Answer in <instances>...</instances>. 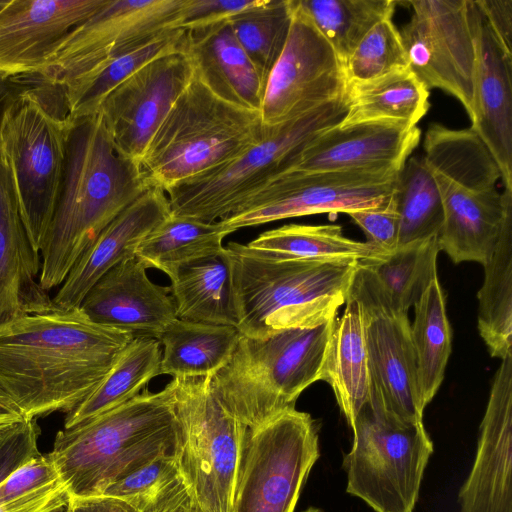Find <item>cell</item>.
Listing matches in <instances>:
<instances>
[{
  "label": "cell",
  "instance_id": "1",
  "mask_svg": "<svg viewBox=\"0 0 512 512\" xmlns=\"http://www.w3.org/2000/svg\"><path fill=\"white\" fill-rule=\"evenodd\" d=\"M133 338L92 321L80 307L12 319L0 325V389L25 418L69 413Z\"/></svg>",
  "mask_w": 512,
  "mask_h": 512
},
{
  "label": "cell",
  "instance_id": "2",
  "mask_svg": "<svg viewBox=\"0 0 512 512\" xmlns=\"http://www.w3.org/2000/svg\"><path fill=\"white\" fill-rule=\"evenodd\" d=\"M150 188L137 161L121 154L102 114L72 120L55 212L40 248V285L60 286L99 234Z\"/></svg>",
  "mask_w": 512,
  "mask_h": 512
},
{
  "label": "cell",
  "instance_id": "3",
  "mask_svg": "<svg viewBox=\"0 0 512 512\" xmlns=\"http://www.w3.org/2000/svg\"><path fill=\"white\" fill-rule=\"evenodd\" d=\"M178 423L170 382L56 434L49 453L70 497L102 495L163 455H177Z\"/></svg>",
  "mask_w": 512,
  "mask_h": 512
},
{
  "label": "cell",
  "instance_id": "4",
  "mask_svg": "<svg viewBox=\"0 0 512 512\" xmlns=\"http://www.w3.org/2000/svg\"><path fill=\"white\" fill-rule=\"evenodd\" d=\"M225 248L231 259L238 330L253 338L337 317L359 263L273 259L234 242Z\"/></svg>",
  "mask_w": 512,
  "mask_h": 512
},
{
  "label": "cell",
  "instance_id": "5",
  "mask_svg": "<svg viewBox=\"0 0 512 512\" xmlns=\"http://www.w3.org/2000/svg\"><path fill=\"white\" fill-rule=\"evenodd\" d=\"M336 320L261 338L241 334L229 361L210 376L214 395L246 431L295 408L300 394L322 380Z\"/></svg>",
  "mask_w": 512,
  "mask_h": 512
},
{
  "label": "cell",
  "instance_id": "6",
  "mask_svg": "<svg viewBox=\"0 0 512 512\" xmlns=\"http://www.w3.org/2000/svg\"><path fill=\"white\" fill-rule=\"evenodd\" d=\"M270 131L260 111L220 97L194 67L189 84L149 141L140 166L150 187L166 191L238 158Z\"/></svg>",
  "mask_w": 512,
  "mask_h": 512
},
{
  "label": "cell",
  "instance_id": "7",
  "mask_svg": "<svg viewBox=\"0 0 512 512\" xmlns=\"http://www.w3.org/2000/svg\"><path fill=\"white\" fill-rule=\"evenodd\" d=\"M72 120L61 88L39 85L14 91L0 122V149L19 212L40 252L61 191Z\"/></svg>",
  "mask_w": 512,
  "mask_h": 512
},
{
  "label": "cell",
  "instance_id": "8",
  "mask_svg": "<svg viewBox=\"0 0 512 512\" xmlns=\"http://www.w3.org/2000/svg\"><path fill=\"white\" fill-rule=\"evenodd\" d=\"M346 97L272 126L268 136L238 158L168 188L171 215L206 223L232 213L245 199L286 172L295 156L322 132L339 125Z\"/></svg>",
  "mask_w": 512,
  "mask_h": 512
},
{
  "label": "cell",
  "instance_id": "9",
  "mask_svg": "<svg viewBox=\"0 0 512 512\" xmlns=\"http://www.w3.org/2000/svg\"><path fill=\"white\" fill-rule=\"evenodd\" d=\"M343 458L347 493L375 512H413L433 442L424 423H405L371 394L359 411Z\"/></svg>",
  "mask_w": 512,
  "mask_h": 512
},
{
  "label": "cell",
  "instance_id": "10",
  "mask_svg": "<svg viewBox=\"0 0 512 512\" xmlns=\"http://www.w3.org/2000/svg\"><path fill=\"white\" fill-rule=\"evenodd\" d=\"M178 423L177 458L202 512H232L246 429L211 389L210 376L170 381Z\"/></svg>",
  "mask_w": 512,
  "mask_h": 512
},
{
  "label": "cell",
  "instance_id": "11",
  "mask_svg": "<svg viewBox=\"0 0 512 512\" xmlns=\"http://www.w3.org/2000/svg\"><path fill=\"white\" fill-rule=\"evenodd\" d=\"M319 456L318 425L295 408L246 431L232 512H294Z\"/></svg>",
  "mask_w": 512,
  "mask_h": 512
},
{
  "label": "cell",
  "instance_id": "12",
  "mask_svg": "<svg viewBox=\"0 0 512 512\" xmlns=\"http://www.w3.org/2000/svg\"><path fill=\"white\" fill-rule=\"evenodd\" d=\"M412 15L399 30L409 68L429 90L438 88L475 119L477 20L475 0H410Z\"/></svg>",
  "mask_w": 512,
  "mask_h": 512
},
{
  "label": "cell",
  "instance_id": "13",
  "mask_svg": "<svg viewBox=\"0 0 512 512\" xmlns=\"http://www.w3.org/2000/svg\"><path fill=\"white\" fill-rule=\"evenodd\" d=\"M401 169L285 172L245 199L219 222L230 233L244 227L319 213L380 206L393 193Z\"/></svg>",
  "mask_w": 512,
  "mask_h": 512
},
{
  "label": "cell",
  "instance_id": "14",
  "mask_svg": "<svg viewBox=\"0 0 512 512\" xmlns=\"http://www.w3.org/2000/svg\"><path fill=\"white\" fill-rule=\"evenodd\" d=\"M347 296L358 302L362 312L370 394L398 420L423 422L425 406L407 313L391 305L363 262L357 265Z\"/></svg>",
  "mask_w": 512,
  "mask_h": 512
},
{
  "label": "cell",
  "instance_id": "15",
  "mask_svg": "<svg viewBox=\"0 0 512 512\" xmlns=\"http://www.w3.org/2000/svg\"><path fill=\"white\" fill-rule=\"evenodd\" d=\"M183 0H107L73 28L47 57L37 76L62 87L95 66L175 28Z\"/></svg>",
  "mask_w": 512,
  "mask_h": 512
},
{
  "label": "cell",
  "instance_id": "16",
  "mask_svg": "<svg viewBox=\"0 0 512 512\" xmlns=\"http://www.w3.org/2000/svg\"><path fill=\"white\" fill-rule=\"evenodd\" d=\"M345 66L309 16L292 0V20L284 49L266 86L260 115L272 127L346 97Z\"/></svg>",
  "mask_w": 512,
  "mask_h": 512
},
{
  "label": "cell",
  "instance_id": "17",
  "mask_svg": "<svg viewBox=\"0 0 512 512\" xmlns=\"http://www.w3.org/2000/svg\"><path fill=\"white\" fill-rule=\"evenodd\" d=\"M440 192L444 221L437 234L439 250L453 263L489 261L508 216L512 191L497 188V177L479 167L434 176Z\"/></svg>",
  "mask_w": 512,
  "mask_h": 512
},
{
  "label": "cell",
  "instance_id": "18",
  "mask_svg": "<svg viewBox=\"0 0 512 512\" xmlns=\"http://www.w3.org/2000/svg\"><path fill=\"white\" fill-rule=\"evenodd\" d=\"M193 73L189 54L172 52L151 60L108 94L99 112L121 154L140 163L149 141Z\"/></svg>",
  "mask_w": 512,
  "mask_h": 512
},
{
  "label": "cell",
  "instance_id": "19",
  "mask_svg": "<svg viewBox=\"0 0 512 512\" xmlns=\"http://www.w3.org/2000/svg\"><path fill=\"white\" fill-rule=\"evenodd\" d=\"M480 425L460 512H512V354L501 359Z\"/></svg>",
  "mask_w": 512,
  "mask_h": 512
},
{
  "label": "cell",
  "instance_id": "20",
  "mask_svg": "<svg viewBox=\"0 0 512 512\" xmlns=\"http://www.w3.org/2000/svg\"><path fill=\"white\" fill-rule=\"evenodd\" d=\"M107 0H9L0 11V78L37 75L65 36Z\"/></svg>",
  "mask_w": 512,
  "mask_h": 512
},
{
  "label": "cell",
  "instance_id": "21",
  "mask_svg": "<svg viewBox=\"0 0 512 512\" xmlns=\"http://www.w3.org/2000/svg\"><path fill=\"white\" fill-rule=\"evenodd\" d=\"M136 256L106 272L79 306L94 322L133 335L159 339L176 319L170 288L152 282Z\"/></svg>",
  "mask_w": 512,
  "mask_h": 512
},
{
  "label": "cell",
  "instance_id": "22",
  "mask_svg": "<svg viewBox=\"0 0 512 512\" xmlns=\"http://www.w3.org/2000/svg\"><path fill=\"white\" fill-rule=\"evenodd\" d=\"M420 139L417 126L392 122L336 125L308 143L286 172L401 169Z\"/></svg>",
  "mask_w": 512,
  "mask_h": 512
},
{
  "label": "cell",
  "instance_id": "23",
  "mask_svg": "<svg viewBox=\"0 0 512 512\" xmlns=\"http://www.w3.org/2000/svg\"><path fill=\"white\" fill-rule=\"evenodd\" d=\"M171 215L165 191L150 187L123 210L78 258L52 298L56 309L78 308L111 268L136 256L148 234Z\"/></svg>",
  "mask_w": 512,
  "mask_h": 512
},
{
  "label": "cell",
  "instance_id": "24",
  "mask_svg": "<svg viewBox=\"0 0 512 512\" xmlns=\"http://www.w3.org/2000/svg\"><path fill=\"white\" fill-rule=\"evenodd\" d=\"M476 46V114L470 128L495 159L504 189L512 191V53L495 36L479 8Z\"/></svg>",
  "mask_w": 512,
  "mask_h": 512
},
{
  "label": "cell",
  "instance_id": "25",
  "mask_svg": "<svg viewBox=\"0 0 512 512\" xmlns=\"http://www.w3.org/2000/svg\"><path fill=\"white\" fill-rule=\"evenodd\" d=\"M41 257L21 218L0 149V325L56 309L40 285Z\"/></svg>",
  "mask_w": 512,
  "mask_h": 512
},
{
  "label": "cell",
  "instance_id": "26",
  "mask_svg": "<svg viewBox=\"0 0 512 512\" xmlns=\"http://www.w3.org/2000/svg\"><path fill=\"white\" fill-rule=\"evenodd\" d=\"M185 31L186 52L209 87L232 103L260 111L267 82L238 42L229 20Z\"/></svg>",
  "mask_w": 512,
  "mask_h": 512
},
{
  "label": "cell",
  "instance_id": "27",
  "mask_svg": "<svg viewBox=\"0 0 512 512\" xmlns=\"http://www.w3.org/2000/svg\"><path fill=\"white\" fill-rule=\"evenodd\" d=\"M170 281L178 319L238 329L240 319L231 259L225 247L214 255L181 266Z\"/></svg>",
  "mask_w": 512,
  "mask_h": 512
},
{
  "label": "cell",
  "instance_id": "28",
  "mask_svg": "<svg viewBox=\"0 0 512 512\" xmlns=\"http://www.w3.org/2000/svg\"><path fill=\"white\" fill-rule=\"evenodd\" d=\"M345 310L337 318L328 346L322 381L335 395L341 412L351 429L367 402L371 377L360 305L347 296Z\"/></svg>",
  "mask_w": 512,
  "mask_h": 512
},
{
  "label": "cell",
  "instance_id": "29",
  "mask_svg": "<svg viewBox=\"0 0 512 512\" xmlns=\"http://www.w3.org/2000/svg\"><path fill=\"white\" fill-rule=\"evenodd\" d=\"M241 333L236 327L174 319L161 333L160 374L214 375L231 358Z\"/></svg>",
  "mask_w": 512,
  "mask_h": 512
},
{
  "label": "cell",
  "instance_id": "30",
  "mask_svg": "<svg viewBox=\"0 0 512 512\" xmlns=\"http://www.w3.org/2000/svg\"><path fill=\"white\" fill-rule=\"evenodd\" d=\"M429 90L410 68L348 85L347 111L339 126L392 122L416 127L429 110Z\"/></svg>",
  "mask_w": 512,
  "mask_h": 512
},
{
  "label": "cell",
  "instance_id": "31",
  "mask_svg": "<svg viewBox=\"0 0 512 512\" xmlns=\"http://www.w3.org/2000/svg\"><path fill=\"white\" fill-rule=\"evenodd\" d=\"M186 31L169 28L153 40L111 58L60 87L71 120L99 111L118 85L151 60L172 52H186Z\"/></svg>",
  "mask_w": 512,
  "mask_h": 512
},
{
  "label": "cell",
  "instance_id": "32",
  "mask_svg": "<svg viewBox=\"0 0 512 512\" xmlns=\"http://www.w3.org/2000/svg\"><path fill=\"white\" fill-rule=\"evenodd\" d=\"M273 259L365 262L388 253L367 241L346 237L339 225L288 224L261 233L247 244Z\"/></svg>",
  "mask_w": 512,
  "mask_h": 512
},
{
  "label": "cell",
  "instance_id": "33",
  "mask_svg": "<svg viewBox=\"0 0 512 512\" xmlns=\"http://www.w3.org/2000/svg\"><path fill=\"white\" fill-rule=\"evenodd\" d=\"M160 342L135 337L119 353L98 388L67 413L64 428H70L130 401L154 377L160 374Z\"/></svg>",
  "mask_w": 512,
  "mask_h": 512
},
{
  "label": "cell",
  "instance_id": "34",
  "mask_svg": "<svg viewBox=\"0 0 512 512\" xmlns=\"http://www.w3.org/2000/svg\"><path fill=\"white\" fill-rule=\"evenodd\" d=\"M228 234L219 221L206 223L170 215L140 243L136 257L172 280L181 266L220 252Z\"/></svg>",
  "mask_w": 512,
  "mask_h": 512
},
{
  "label": "cell",
  "instance_id": "35",
  "mask_svg": "<svg viewBox=\"0 0 512 512\" xmlns=\"http://www.w3.org/2000/svg\"><path fill=\"white\" fill-rule=\"evenodd\" d=\"M478 291V330L490 355L512 354V215L508 216Z\"/></svg>",
  "mask_w": 512,
  "mask_h": 512
},
{
  "label": "cell",
  "instance_id": "36",
  "mask_svg": "<svg viewBox=\"0 0 512 512\" xmlns=\"http://www.w3.org/2000/svg\"><path fill=\"white\" fill-rule=\"evenodd\" d=\"M414 307L410 330L421 398L426 407L442 384L452 343L445 296L438 277L430 283Z\"/></svg>",
  "mask_w": 512,
  "mask_h": 512
},
{
  "label": "cell",
  "instance_id": "37",
  "mask_svg": "<svg viewBox=\"0 0 512 512\" xmlns=\"http://www.w3.org/2000/svg\"><path fill=\"white\" fill-rule=\"evenodd\" d=\"M437 237L399 246L383 258L363 262L372 272L391 305L407 313L437 278Z\"/></svg>",
  "mask_w": 512,
  "mask_h": 512
},
{
  "label": "cell",
  "instance_id": "38",
  "mask_svg": "<svg viewBox=\"0 0 512 512\" xmlns=\"http://www.w3.org/2000/svg\"><path fill=\"white\" fill-rule=\"evenodd\" d=\"M394 197L400 219L399 246L437 236L444 221L443 202L422 156L406 160L398 173Z\"/></svg>",
  "mask_w": 512,
  "mask_h": 512
},
{
  "label": "cell",
  "instance_id": "39",
  "mask_svg": "<svg viewBox=\"0 0 512 512\" xmlns=\"http://www.w3.org/2000/svg\"><path fill=\"white\" fill-rule=\"evenodd\" d=\"M344 66L361 39L380 21L392 18L394 0H298Z\"/></svg>",
  "mask_w": 512,
  "mask_h": 512
},
{
  "label": "cell",
  "instance_id": "40",
  "mask_svg": "<svg viewBox=\"0 0 512 512\" xmlns=\"http://www.w3.org/2000/svg\"><path fill=\"white\" fill-rule=\"evenodd\" d=\"M102 495L119 498L137 512H164L193 499L177 455H163L110 485Z\"/></svg>",
  "mask_w": 512,
  "mask_h": 512
},
{
  "label": "cell",
  "instance_id": "41",
  "mask_svg": "<svg viewBox=\"0 0 512 512\" xmlns=\"http://www.w3.org/2000/svg\"><path fill=\"white\" fill-rule=\"evenodd\" d=\"M291 20L292 0H263L229 19L238 42L266 82L284 49Z\"/></svg>",
  "mask_w": 512,
  "mask_h": 512
},
{
  "label": "cell",
  "instance_id": "42",
  "mask_svg": "<svg viewBox=\"0 0 512 512\" xmlns=\"http://www.w3.org/2000/svg\"><path fill=\"white\" fill-rule=\"evenodd\" d=\"M407 68L402 38L392 18L376 24L357 44L345 64L348 85L372 81Z\"/></svg>",
  "mask_w": 512,
  "mask_h": 512
},
{
  "label": "cell",
  "instance_id": "43",
  "mask_svg": "<svg viewBox=\"0 0 512 512\" xmlns=\"http://www.w3.org/2000/svg\"><path fill=\"white\" fill-rule=\"evenodd\" d=\"M36 418H26L0 432V485L14 472L41 455Z\"/></svg>",
  "mask_w": 512,
  "mask_h": 512
},
{
  "label": "cell",
  "instance_id": "44",
  "mask_svg": "<svg viewBox=\"0 0 512 512\" xmlns=\"http://www.w3.org/2000/svg\"><path fill=\"white\" fill-rule=\"evenodd\" d=\"M348 215L362 229L370 244L388 254L398 248L400 219L394 191L380 206L353 211Z\"/></svg>",
  "mask_w": 512,
  "mask_h": 512
},
{
  "label": "cell",
  "instance_id": "45",
  "mask_svg": "<svg viewBox=\"0 0 512 512\" xmlns=\"http://www.w3.org/2000/svg\"><path fill=\"white\" fill-rule=\"evenodd\" d=\"M263 0H183L175 28L193 30L227 21Z\"/></svg>",
  "mask_w": 512,
  "mask_h": 512
},
{
  "label": "cell",
  "instance_id": "46",
  "mask_svg": "<svg viewBox=\"0 0 512 512\" xmlns=\"http://www.w3.org/2000/svg\"><path fill=\"white\" fill-rule=\"evenodd\" d=\"M60 481L49 454L34 458L0 485V505Z\"/></svg>",
  "mask_w": 512,
  "mask_h": 512
},
{
  "label": "cell",
  "instance_id": "47",
  "mask_svg": "<svg viewBox=\"0 0 512 512\" xmlns=\"http://www.w3.org/2000/svg\"><path fill=\"white\" fill-rule=\"evenodd\" d=\"M487 24L512 53V0H475Z\"/></svg>",
  "mask_w": 512,
  "mask_h": 512
},
{
  "label": "cell",
  "instance_id": "48",
  "mask_svg": "<svg viewBox=\"0 0 512 512\" xmlns=\"http://www.w3.org/2000/svg\"><path fill=\"white\" fill-rule=\"evenodd\" d=\"M68 512H137L125 501L108 496L70 497Z\"/></svg>",
  "mask_w": 512,
  "mask_h": 512
},
{
  "label": "cell",
  "instance_id": "49",
  "mask_svg": "<svg viewBox=\"0 0 512 512\" xmlns=\"http://www.w3.org/2000/svg\"><path fill=\"white\" fill-rule=\"evenodd\" d=\"M24 419L22 412L0 389V432Z\"/></svg>",
  "mask_w": 512,
  "mask_h": 512
},
{
  "label": "cell",
  "instance_id": "50",
  "mask_svg": "<svg viewBox=\"0 0 512 512\" xmlns=\"http://www.w3.org/2000/svg\"><path fill=\"white\" fill-rule=\"evenodd\" d=\"M13 93H14V90L11 88V86L7 82V79L0 78V122H1L4 108Z\"/></svg>",
  "mask_w": 512,
  "mask_h": 512
},
{
  "label": "cell",
  "instance_id": "51",
  "mask_svg": "<svg viewBox=\"0 0 512 512\" xmlns=\"http://www.w3.org/2000/svg\"><path fill=\"white\" fill-rule=\"evenodd\" d=\"M68 505H69V503L66 506H63V507H61L57 510H54L52 512H68ZM0 512H33V511L26 509L24 507H21V506H17V505L5 504V505H0Z\"/></svg>",
  "mask_w": 512,
  "mask_h": 512
},
{
  "label": "cell",
  "instance_id": "52",
  "mask_svg": "<svg viewBox=\"0 0 512 512\" xmlns=\"http://www.w3.org/2000/svg\"><path fill=\"white\" fill-rule=\"evenodd\" d=\"M180 512H202L196 503L192 500Z\"/></svg>",
  "mask_w": 512,
  "mask_h": 512
},
{
  "label": "cell",
  "instance_id": "53",
  "mask_svg": "<svg viewBox=\"0 0 512 512\" xmlns=\"http://www.w3.org/2000/svg\"><path fill=\"white\" fill-rule=\"evenodd\" d=\"M193 499H191L190 501H188L187 503L181 505V506H178V507H175V508H171L169 510H166L164 512H180L188 503H190Z\"/></svg>",
  "mask_w": 512,
  "mask_h": 512
},
{
  "label": "cell",
  "instance_id": "54",
  "mask_svg": "<svg viewBox=\"0 0 512 512\" xmlns=\"http://www.w3.org/2000/svg\"><path fill=\"white\" fill-rule=\"evenodd\" d=\"M303 512H323V511L318 508H315V507H310Z\"/></svg>",
  "mask_w": 512,
  "mask_h": 512
},
{
  "label": "cell",
  "instance_id": "55",
  "mask_svg": "<svg viewBox=\"0 0 512 512\" xmlns=\"http://www.w3.org/2000/svg\"><path fill=\"white\" fill-rule=\"evenodd\" d=\"M9 0H0V11L7 5Z\"/></svg>",
  "mask_w": 512,
  "mask_h": 512
}]
</instances>
